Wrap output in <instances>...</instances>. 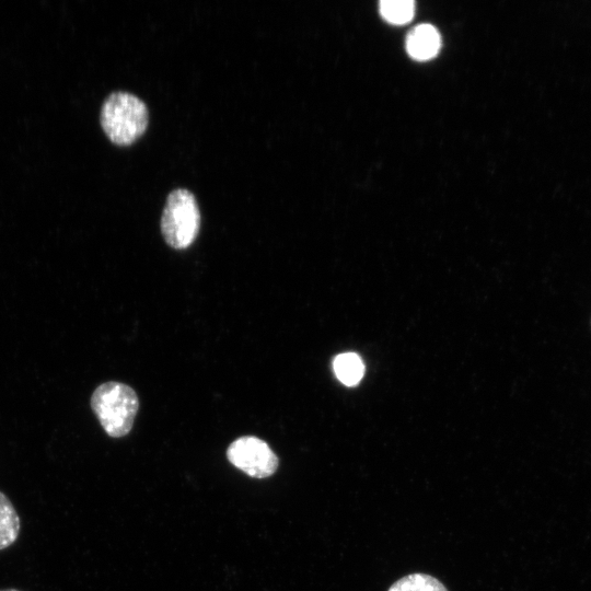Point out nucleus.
Instances as JSON below:
<instances>
[{
	"mask_svg": "<svg viewBox=\"0 0 591 591\" xmlns=\"http://www.w3.org/2000/svg\"><path fill=\"white\" fill-rule=\"evenodd\" d=\"M100 118L104 132L113 143L129 146L146 131L149 111L137 95L117 91L104 101Z\"/></svg>",
	"mask_w": 591,
	"mask_h": 591,
	"instance_id": "1",
	"label": "nucleus"
},
{
	"mask_svg": "<svg viewBox=\"0 0 591 591\" xmlns=\"http://www.w3.org/2000/svg\"><path fill=\"white\" fill-rule=\"evenodd\" d=\"M91 407L105 432L113 438L126 436L139 408L136 392L119 382H106L95 389Z\"/></svg>",
	"mask_w": 591,
	"mask_h": 591,
	"instance_id": "2",
	"label": "nucleus"
},
{
	"mask_svg": "<svg viewBox=\"0 0 591 591\" xmlns=\"http://www.w3.org/2000/svg\"><path fill=\"white\" fill-rule=\"evenodd\" d=\"M200 211L194 194L186 188L172 190L163 208L161 232L173 248L188 247L200 229Z\"/></svg>",
	"mask_w": 591,
	"mask_h": 591,
	"instance_id": "3",
	"label": "nucleus"
},
{
	"mask_svg": "<svg viewBox=\"0 0 591 591\" xmlns=\"http://www.w3.org/2000/svg\"><path fill=\"white\" fill-rule=\"evenodd\" d=\"M229 461L251 477L265 478L278 467V457L262 439L245 436L233 441L227 451Z\"/></svg>",
	"mask_w": 591,
	"mask_h": 591,
	"instance_id": "4",
	"label": "nucleus"
},
{
	"mask_svg": "<svg viewBox=\"0 0 591 591\" xmlns=\"http://www.w3.org/2000/svg\"><path fill=\"white\" fill-rule=\"evenodd\" d=\"M441 38L439 32L430 24L414 27L406 39L408 54L418 60L432 58L439 50Z\"/></svg>",
	"mask_w": 591,
	"mask_h": 591,
	"instance_id": "5",
	"label": "nucleus"
},
{
	"mask_svg": "<svg viewBox=\"0 0 591 591\" xmlns=\"http://www.w3.org/2000/svg\"><path fill=\"white\" fill-rule=\"evenodd\" d=\"M20 517L9 499L0 491V551L11 546L20 533Z\"/></svg>",
	"mask_w": 591,
	"mask_h": 591,
	"instance_id": "6",
	"label": "nucleus"
},
{
	"mask_svg": "<svg viewBox=\"0 0 591 591\" xmlns=\"http://www.w3.org/2000/svg\"><path fill=\"white\" fill-rule=\"evenodd\" d=\"M333 369L337 379L348 386L359 383L364 373L361 358L354 352H345L335 357Z\"/></svg>",
	"mask_w": 591,
	"mask_h": 591,
	"instance_id": "7",
	"label": "nucleus"
},
{
	"mask_svg": "<svg viewBox=\"0 0 591 591\" xmlns=\"http://www.w3.org/2000/svg\"><path fill=\"white\" fill-rule=\"evenodd\" d=\"M387 591H448L437 578L427 573H410L394 582Z\"/></svg>",
	"mask_w": 591,
	"mask_h": 591,
	"instance_id": "8",
	"label": "nucleus"
},
{
	"mask_svg": "<svg viewBox=\"0 0 591 591\" xmlns=\"http://www.w3.org/2000/svg\"><path fill=\"white\" fill-rule=\"evenodd\" d=\"M382 16L394 24L408 22L415 12V3L412 0H383L380 2Z\"/></svg>",
	"mask_w": 591,
	"mask_h": 591,
	"instance_id": "9",
	"label": "nucleus"
},
{
	"mask_svg": "<svg viewBox=\"0 0 591 591\" xmlns=\"http://www.w3.org/2000/svg\"><path fill=\"white\" fill-rule=\"evenodd\" d=\"M0 591H20V590L14 589V588H10V589H0Z\"/></svg>",
	"mask_w": 591,
	"mask_h": 591,
	"instance_id": "10",
	"label": "nucleus"
}]
</instances>
